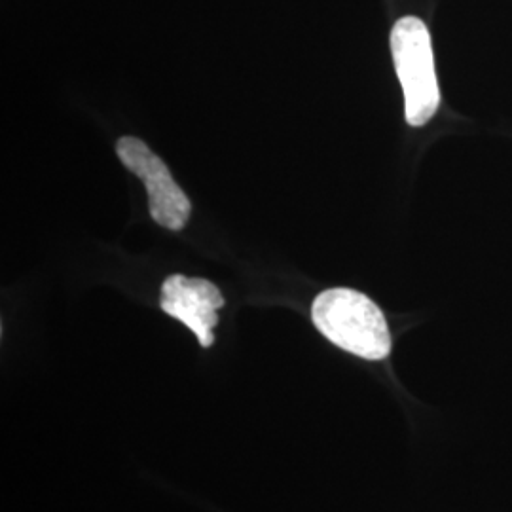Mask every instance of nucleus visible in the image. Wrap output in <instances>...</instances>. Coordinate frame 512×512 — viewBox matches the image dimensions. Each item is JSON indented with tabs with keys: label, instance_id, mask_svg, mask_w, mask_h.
Listing matches in <instances>:
<instances>
[{
	"label": "nucleus",
	"instance_id": "obj_1",
	"mask_svg": "<svg viewBox=\"0 0 512 512\" xmlns=\"http://www.w3.org/2000/svg\"><path fill=\"white\" fill-rule=\"evenodd\" d=\"M317 330L334 346L361 359L382 361L391 353V334L382 310L353 289H329L311 306Z\"/></svg>",
	"mask_w": 512,
	"mask_h": 512
},
{
	"label": "nucleus",
	"instance_id": "obj_2",
	"mask_svg": "<svg viewBox=\"0 0 512 512\" xmlns=\"http://www.w3.org/2000/svg\"><path fill=\"white\" fill-rule=\"evenodd\" d=\"M391 52L404 93V116L412 128L425 126L439 110L440 92L431 35L420 18L399 19L391 31Z\"/></svg>",
	"mask_w": 512,
	"mask_h": 512
},
{
	"label": "nucleus",
	"instance_id": "obj_3",
	"mask_svg": "<svg viewBox=\"0 0 512 512\" xmlns=\"http://www.w3.org/2000/svg\"><path fill=\"white\" fill-rule=\"evenodd\" d=\"M120 162L147 186L148 211L156 224L179 232L192 213V203L183 188L175 183L164 160L137 137H122L116 143Z\"/></svg>",
	"mask_w": 512,
	"mask_h": 512
},
{
	"label": "nucleus",
	"instance_id": "obj_4",
	"mask_svg": "<svg viewBox=\"0 0 512 512\" xmlns=\"http://www.w3.org/2000/svg\"><path fill=\"white\" fill-rule=\"evenodd\" d=\"M162 310L192 330L202 348H211L215 342L213 330L219 323V310L224 296L207 279L171 275L162 285Z\"/></svg>",
	"mask_w": 512,
	"mask_h": 512
}]
</instances>
